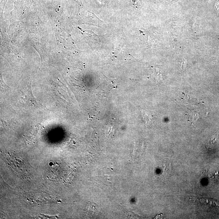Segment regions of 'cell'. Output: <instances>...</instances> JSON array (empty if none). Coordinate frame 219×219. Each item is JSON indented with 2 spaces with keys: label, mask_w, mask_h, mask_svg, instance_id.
I'll return each instance as SVG.
<instances>
[{
  "label": "cell",
  "mask_w": 219,
  "mask_h": 219,
  "mask_svg": "<svg viewBox=\"0 0 219 219\" xmlns=\"http://www.w3.org/2000/svg\"><path fill=\"white\" fill-rule=\"evenodd\" d=\"M186 61L185 59H183L182 61V65H181V69L182 70H184L186 68Z\"/></svg>",
  "instance_id": "4"
},
{
  "label": "cell",
  "mask_w": 219,
  "mask_h": 219,
  "mask_svg": "<svg viewBox=\"0 0 219 219\" xmlns=\"http://www.w3.org/2000/svg\"><path fill=\"white\" fill-rule=\"evenodd\" d=\"M216 8H217V11H219V3L217 4V5H216Z\"/></svg>",
  "instance_id": "5"
},
{
  "label": "cell",
  "mask_w": 219,
  "mask_h": 219,
  "mask_svg": "<svg viewBox=\"0 0 219 219\" xmlns=\"http://www.w3.org/2000/svg\"><path fill=\"white\" fill-rule=\"evenodd\" d=\"M165 172L168 173V175H169L171 170V164L169 160L168 159L167 161L166 160L164 164Z\"/></svg>",
  "instance_id": "2"
},
{
  "label": "cell",
  "mask_w": 219,
  "mask_h": 219,
  "mask_svg": "<svg viewBox=\"0 0 219 219\" xmlns=\"http://www.w3.org/2000/svg\"><path fill=\"white\" fill-rule=\"evenodd\" d=\"M143 119L146 123H149L152 120V116L150 113L146 110L142 109L141 110Z\"/></svg>",
  "instance_id": "1"
},
{
  "label": "cell",
  "mask_w": 219,
  "mask_h": 219,
  "mask_svg": "<svg viewBox=\"0 0 219 219\" xmlns=\"http://www.w3.org/2000/svg\"><path fill=\"white\" fill-rule=\"evenodd\" d=\"M219 131H217L214 134V135L212 136L211 138H210V140L208 142V145H212L215 141H216L217 138H218L219 136Z\"/></svg>",
  "instance_id": "3"
}]
</instances>
